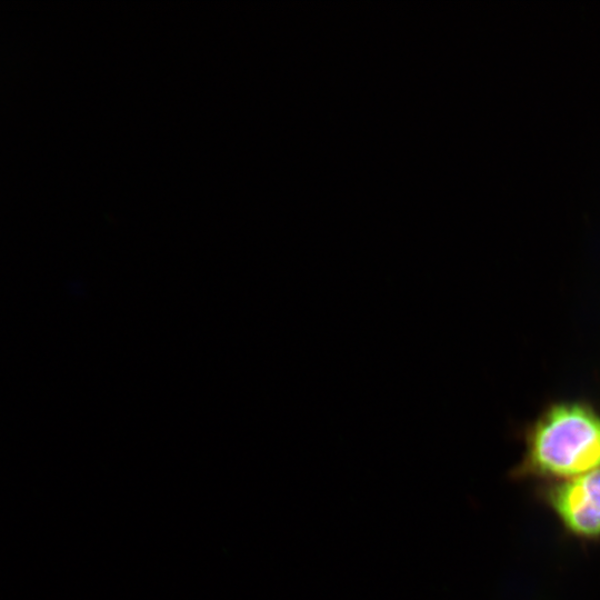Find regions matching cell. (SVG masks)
<instances>
[{"mask_svg": "<svg viewBox=\"0 0 600 600\" xmlns=\"http://www.w3.org/2000/svg\"><path fill=\"white\" fill-rule=\"evenodd\" d=\"M600 468V412L581 401L557 402L527 428L519 478L549 482Z\"/></svg>", "mask_w": 600, "mask_h": 600, "instance_id": "6da1fadb", "label": "cell"}, {"mask_svg": "<svg viewBox=\"0 0 600 600\" xmlns=\"http://www.w3.org/2000/svg\"><path fill=\"white\" fill-rule=\"evenodd\" d=\"M540 497L569 534L600 541V468L549 482Z\"/></svg>", "mask_w": 600, "mask_h": 600, "instance_id": "7a4b0ae2", "label": "cell"}]
</instances>
